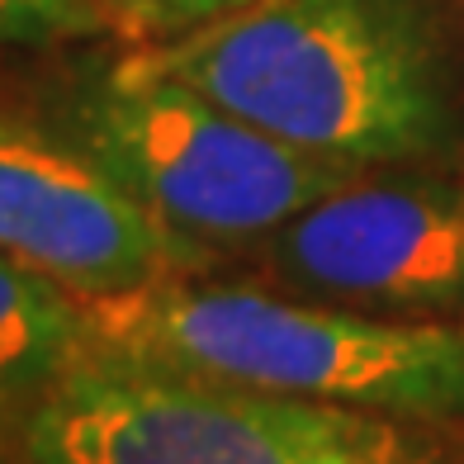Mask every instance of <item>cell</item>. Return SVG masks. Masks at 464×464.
Here are the masks:
<instances>
[{"mask_svg":"<svg viewBox=\"0 0 464 464\" xmlns=\"http://www.w3.org/2000/svg\"><path fill=\"white\" fill-rule=\"evenodd\" d=\"M142 53L332 166H464V0H251Z\"/></svg>","mask_w":464,"mask_h":464,"instance_id":"6da1fadb","label":"cell"},{"mask_svg":"<svg viewBox=\"0 0 464 464\" xmlns=\"http://www.w3.org/2000/svg\"><path fill=\"white\" fill-rule=\"evenodd\" d=\"M104 342L332 408L464 427V318H389L251 280L171 276L91 304Z\"/></svg>","mask_w":464,"mask_h":464,"instance_id":"7a4b0ae2","label":"cell"},{"mask_svg":"<svg viewBox=\"0 0 464 464\" xmlns=\"http://www.w3.org/2000/svg\"><path fill=\"white\" fill-rule=\"evenodd\" d=\"M53 123L171 237L185 276H204L227 251H251L308 204L365 176L270 138L161 72L142 48L81 67Z\"/></svg>","mask_w":464,"mask_h":464,"instance_id":"3957f363","label":"cell"},{"mask_svg":"<svg viewBox=\"0 0 464 464\" xmlns=\"http://www.w3.org/2000/svg\"><path fill=\"white\" fill-rule=\"evenodd\" d=\"M29 464H446L427 427L185 370L104 342L19 436Z\"/></svg>","mask_w":464,"mask_h":464,"instance_id":"277c9868","label":"cell"},{"mask_svg":"<svg viewBox=\"0 0 464 464\" xmlns=\"http://www.w3.org/2000/svg\"><path fill=\"white\" fill-rule=\"evenodd\" d=\"M270 289L389 318H464V166L365 171L246 251Z\"/></svg>","mask_w":464,"mask_h":464,"instance_id":"5b68a950","label":"cell"},{"mask_svg":"<svg viewBox=\"0 0 464 464\" xmlns=\"http://www.w3.org/2000/svg\"><path fill=\"white\" fill-rule=\"evenodd\" d=\"M0 251L86 304L185 276L171 237L57 129L0 110Z\"/></svg>","mask_w":464,"mask_h":464,"instance_id":"8992f818","label":"cell"},{"mask_svg":"<svg viewBox=\"0 0 464 464\" xmlns=\"http://www.w3.org/2000/svg\"><path fill=\"white\" fill-rule=\"evenodd\" d=\"M91 304L44 270L0 251V436H24L29 417L91 351Z\"/></svg>","mask_w":464,"mask_h":464,"instance_id":"52a82bcc","label":"cell"},{"mask_svg":"<svg viewBox=\"0 0 464 464\" xmlns=\"http://www.w3.org/2000/svg\"><path fill=\"white\" fill-rule=\"evenodd\" d=\"M114 34L110 0H0V48H57Z\"/></svg>","mask_w":464,"mask_h":464,"instance_id":"ba28073f","label":"cell"},{"mask_svg":"<svg viewBox=\"0 0 464 464\" xmlns=\"http://www.w3.org/2000/svg\"><path fill=\"white\" fill-rule=\"evenodd\" d=\"M251 5V0H110L114 34L129 38L133 48H157L195 34L214 19Z\"/></svg>","mask_w":464,"mask_h":464,"instance_id":"9c48e42d","label":"cell"},{"mask_svg":"<svg viewBox=\"0 0 464 464\" xmlns=\"http://www.w3.org/2000/svg\"><path fill=\"white\" fill-rule=\"evenodd\" d=\"M0 464H29V459H24V455H19V459H5V455H0Z\"/></svg>","mask_w":464,"mask_h":464,"instance_id":"30bf717a","label":"cell"}]
</instances>
